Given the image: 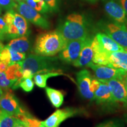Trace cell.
<instances>
[{
    "label": "cell",
    "instance_id": "cell-18",
    "mask_svg": "<svg viewBox=\"0 0 127 127\" xmlns=\"http://www.w3.org/2000/svg\"><path fill=\"white\" fill-rule=\"evenodd\" d=\"M7 46L12 50L22 53H26L30 51L32 48L31 41L28 36H23L12 39Z\"/></svg>",
    "mask_w": 127,
    "mask_h": 127
},
{
    "label": "cell",
    "instance_id": "cell-33",
    "mask_svg": "<svg viewBox=\"0 0 127 127\" xmlns=\"http://www.w3.org/2000/svg\"><path fill=\"white\" fill-rule=\"evenodd\" d=\"M122 81H123L124 83L125 84V85L127 87V74L124 77L123 79H122Z\"/></svg>",
    "mask_w": 127,
    "mask_h": 127
},
{
    "label": "cell",
    "instance_id": "cell-22",
    "mask_svg": "<svg viewBox=\"0 0 127 127\" xmlns=\"http://www.w3.org/2000/svg\"><path fill=\"white\" fill-rule=\"evenodd\" d=\"M18 118L21 120L27 127H46L42 124V121L34 118L31 114H28V112L20 116Z\"/></svg>",
    "mask_w": 127,
    "mask_h": 127
},
{
    "label": "cell",
    "instance_id": "cell-11",
    "mask_svg": "<svg viewBox=\"0 0 127 127\" xmlns=\"http://www.w3.org/2000/svg\"><path fill=\"white\" fill-rule=\"evenodd\" d=\"M77 82L79 92L85 99L94 100V93L92 90V81L94 78L88 69H83L76 74Z\"/></svg>",
    "mask_w": 127,
    "mask_h": 127
},
{
    "label": "cell",
    "instance_id": "cell-9",
    "mask_svg": "<svg viewBox=\"0 0 127 127\" xmlns=\"http://www.w3.org/2000/svg\"><path fill=\"white\" fill-rule=\"evenodd\" d=\"M104 33L127 51V27L124 24L108 23L102 25Z\"/></svg>",
    "mask_w": 127,
    "mask_h": 127
},
{
    "label": "cell",
    "instance_id": "cell-40",
    "mask_svg": "<svg viewBox=\"0 0 127 127\" xmlns=\"http://www.w3.org/2000/svg\"></svg>",
    "mask_w": 127,
    "mask_h": 127
},
{
    "label": "cell",
    "instance_id": "cell-25",
    "mask_svg": "<svg viewBox=\"0 0 127 127\" xmlns=\"http://www.w3.org/2000/svg\"><path fill=\"white\" fill-rule=\"evenodd\" d=\"M14 83L9 79L5 72H0V87L5 90L12 88Z\"/></svg>",
    "mask_w": 127,
    "mask_h": 127
},
{
    "label": "cell",
    "instance_id": "cell-21",
    "mask_svg": "<svg viewBox=\"0 0 127 127\" xmlns=\"http://www.w3.org/2000/svg\"><path fill=\"white\" fill-rule=\"evenodd\" d=\"M26 3L41 14L51 12L49 6L44 0H26Z\"/></svg>",
    "mask_w": 127,
    "mask_h": 127
},
{
    "label": "cell",
    "instance_id": "cell-7",
    "mask_svg": "<svg viewBox=\"0 0 127 127\" xmlns=\"http://www.w3.org/2000/svg\"><path fill=\"white\" fill-rule=\"evenodd\" d=\"M0 110L17 118L27 113L20 105L18 98L9 89L5 91L0 99Z\"/></svg>",
    "mask_w": 127,
    "mask_h": 127
},
{
    "label": "cell",
    "instance_id": "cell-4",
    "mask_svg": "<svg viewBox=\"0 0 127 127\" xmlns=\"http://www.w3.org/2000/svg\"><path fill=\"white\" fill-rule=\"evenodd\" d=\"M93 44L95 54L93 63L120 68L127 72V51H106L99 45L95 36L93 38Z\"/></svg>",
    "mask_w": 127,
    "mask_h": 127
},
{
    "label": "cell",
    "instance_id": "cell-17",
    "mask_svg": "<svg viewBox=\"0 0 127 127\" xmlns=\"http://www.w3.org/2000/svg\"><path fill=\"white\" fill-rule=\"evenodd\" d=\"M96 39L99 45L103 50L107 52L127 51L123 47L119 45L113 39L104 32H98L96 34Z\"/></svg>",
    "mask_w": 127,
    "mask_h": 127
},
{
    "label": "cell",
    "instance_id": "cell-6",
    "mask_svg": "<svg viewBox=\"0 0 127 127\" xmlns=\"http://www.w3.org/2000/svg\"><path fill=\"white\" fill-rule=\"evenodd\" d=\"M16 9L22 16L33 24L44 30L50 28V23L44 16L40 12L30 7L25 2H16Z\"/></svg>",
    "mask_w": 127,
    "mask_h": 127
},
{
    "label": "cell",
    "instance_id": "cell-39",
    "mask_svg": "<svg viewBox=\"0 0 127 127\" xmlns=\"http://www.w3.org/2000/svg\"><path fill=\"white\" fill-rule=\"evenodd\" d=\"M125 120H126V121L127 123V114L126 115V117H125Z\"/></svg>",
    "mask_w": 127,
    "mask_h": 127
},
{
    "label": "cell",
    "instance_id": "cell-2",
    "mask_svg": "<svg viewBox=\"0 0 127 127\" xmlns=\"http://www.w3.org/2000/svg\"><path fill=\"white\" fill-rule=\"evenodd\" d=\"M88 22L82 14L72 13L65 20L57 30L67 41L85 39L88 36Z\"/></svg>",
    "mask_w": 127,
    "mask_h": 127
},
{
    "label": "cell",
    "instance_id": "cell-37",
    "mask_svg": "<svg viewBox=\"0 0 127 127\" xmlns=\"http://www.w3.org/2000/svg\"><path fill=\"white\" fill-rule=\"evenodd\" d=\"M87 1H90V2H95V1H97V0H87Z\"/></svg>",
    "mask_w": 127,
    "mask_h": 127
},
{
    "label": "cell",
    "instance_id": "cell-14",
    "mask_svg": "<svg viewBox=\"0 0 127 127\" xmlns=\"http://www.w3.org/2000/svg\"><path fill=\"white\" fill-rule=\"evenodd\" d=\"M93 38L89 36L87 38L78 58L72 64L73 65L76 67H84L88 66V65L93 62L95 54Z\"/></svg>",
    "mask_w": 127,
    "mask_h": 127
},
{
    "label": "cell",
    "instance_id": "cell-20",
    "mask_svg": "<svg viewBox=\"0 0 127 127\" xmlns=\"http://www.w3.org/2000/svg\"><path fill=\"white\" fill-rule=\"evenodd\" d=\"M61 75H64L63 73L57 71H49V72L37 74L34 77V82L39 88H45L48 79L51 77H57Z\"/></svg>",
    "mask_w": 127,
    "mask_h": 127
},
{
    "label": "cell",
    "instance_id": "cell-34",
    "mask_svg": "<svg viewBox=\"0 0 127 127\" xmlns=\"http://www.w3.org/2000/svg\"><path fill=\"white\" fill-rule=\"evenodd\" d=\"M4 47V45H3V44L2 43V41H0V51L2 50Z\"/></svg>",
    "mask_w": 127,
    "mask_h": 127
},
{
    "label": "cell",
    "instance_id": "cell-5",
    "mask_svg": "<svg viewBox=\"0 0 127 127\" xmlns=\"http://www.w3.org/2000/svg\"><path fill=\"white\" fill-rule=\"evenodd\" d=\"M3 18L8 27L7 39H14L29 35V24L20 14L14 10H9Z\"/></svg>",
    "mask_w": 127,
    "mask_h": 127
},
{
    "label": "cell",
    "instance_id": "cell-28",
    "mask_svg": "<svg viewBox=\"0 0 127 127\" xmlns=\"http://www.w3.org/2000/svg\"><path fill=\"white\" fill-rule=\"evenodd\" d=\"M8 27L4 18L0 17V41L7 39Z\"/></svg>",
    "mask_w": 127,
    "mask_h": 127
},
{
    "label": "cell",
    "instance_id": "cell-24",
    "mask_svg": "<svg viewBox=\"0 0 127 127\" xmlns=\"http://www.w3.org/2000/svg\"><path fill=\"white\" fill-rule=\"evenodd\" d=\"M0 61L6 64L8 66L12 65L10 48L7 45L4 46L2 50L0 51Z\"/></svg>",
    "mask_w": 127,
    "mask_h": 127
},
{
    "label": "cell",
    "instance_id": "cell-26",
    "mask_svg": "<svg viewBox=\"0 0 127 127\" xmlns=\"http://www.w3.org/2000/svg\"><path fill=\"white\" fill-rule=\"evenodd\" d=\"M21 87L25 92H31L34 88V82L32 81V78H23L20 83Z\"/></svg>",
    "mask_w": 127,
    "mask_h": 127
},
{
    "label": "cell",
    "instance_id": "cell-10",
    "mask_svg": "<svg viewBox=\"0 0 127 127\" xmlns=\"http://www.w3.org/2000/svg\"><path fill=\"white\" fill-rule=\"evenodd\" d=\"M85 39L68 41L64 48L59 53L61 61L67 64H72L77 60L85 43Z\"/></svg>",
    "mask_w": 127,
    "mask_h": 127
},
{
    "label": "cell",
    "instance_id": "cell-38",
    "mask_svg": "<svg viewBox=\"0 0 127 127\" xmlns=\"http://www.w3.org/2000/svg\"><path fill=\"white\" fill-rule=\"evenodd\" d=\"M1 12H2V9H1V7L0 6V15L1 14Z\"/></svg>",
    "mask_w": 127,
    "mask_h": 127
},
{
    "label": "cell",
    "instance_id": "cell-32",
    "mask_svg": "<svg viewBox=\"0 0 127 127\" xmlns=\"http://www.w3.org/2000/svg\"><path fill=\"white\" fill-rule=\"evenodd\" d=\"M118 1H120L121 5L123 6L127 15V0H118Z\"/></svg>",
    "mask_w": 127,
    "mask_h": 127
},
{
    "label": "cell",
    "instance_id": "cell-3",
    "mask_svg": "<svg viewBox=\"0 0 127 127\" xmlns=\"http://www.w3.org/2000/svg\"><path fill=\"white\" fill-rule=\"evenodd\" d=\"M55 59L50 57H44L35 54H30L21 61L23 69V78H32L35 75L55 69Z\"/></svg>",
    "mask_w": 127,
    "mask_h": 127
},
{
    "label": "cell",
    "instance_id": "cell-19",
    "mask_svg": "<svg viewBox=\"0 0 127 127\" xmlns=\"http://www.w3.org/2000/svg\"><path fill=\"white\" fill-rule=\"evenodd\" d=\"M45 91L52 105L55 108L61 107L64 102V95L62 92L50 87H46Z\"/></svg>",
    "mask_w": 127,
    "mask_h": 127
},
{
    "label": "cell",
    "instance_id": "cell-29",
    "mask_svg": "<svg viewBox=\"0 0 127 127\" xmlns=\"http://www.w3.org/2000/svg\"><path fill=\"white\" fill-rule=\"evenodd\" d=\"M49 6L51 12H57L59 10L60 0H44Z\"/></svg>",
    "mask_w": 127,
    "mask_h": 127
},
{
    "label": "cell",
    "instance_id": "cell-30",
    "mask_svg": "<svg viewBox=\"0 0 127 127\" xmlns=\"http://www.w3.org/2000/svg\"><path fill=\"white\" fill-rule=\"evenodd\" d=\"M96 127H123L118 121L111 120L100 124Z\"/></svg>",
    "mask_w": 127,
    "mask_h": 127
},
{
    "label": "cell",
    "instance_id": "cell-27",
    "mask_svg": "<svg viewBox=\"0 0 127 127\" xmlns=\"http://www.w3.org/2000/svg\"><path fill=\"white\" fill-rule=\"evenodd\" d=\"M0 6L6 11L14 10L17 7L15 0H0Z\"/></svg>",
    "mask_w": 127,
    "mask_h": 127
},
{
    "label": "cell",
    "instance_id": "cell-36",
    "mask_svg": "<svg viewBox=\"0 0 127 127\" xmlns=\"http://www.w3.org/2000/svg\"><path fill=\"white\" fill-rule=\"evenodd\" d=\"M15 2H18V1H20V2H25L26 1V0H15Z\"/></svg>",
    "mask_w": 127,
    "mask_h": 127
},
{
    "label": "cell",
    "instance_id": "cell-16",
    "mask_svg": "<svg viewBox=\"0 0 127 127\" xmlns=\"http://www.w3.org/2000/svg\"><path fill=\"white\" fill-rule=\"evenodd\" d=\"M94 100L98 104H113L116 102L107 82L99 81L94 90Z\"/></svg>",
    "mask_w": 127,
    "mask_h": 127
},
{
    "label": "cell",
    "instance_id": "cell-13",
    "mask_svg": "<svg viewBox=\"0 0 127 127\" xmlns=\"http://www.w3.org/2000/svg\"><path fill=\"white\" fill-rule=\"evenodd\" d=\"M104 10L115 23L124 24L127 23V15L118 0H104Z\"/></svg>",
    "mask_w": 127,
    "mask_h": 127
},
{
    "label": "cell",
    "instance_id": "cell-31",
    "mask_svg": "<svg viewBox=\"0 0 127 127\" xmlns=\"http://www.w3.org/2000/svg\"><path fill=\"white\" fill-rule=\"evenodd\" d=\"M14 127H27V126L21 120L18 118V120H17V123H16Z\"/></svg>",
    "mask_w": 127,
    "mask_h": 127
},
{
    "label": "cell",
    "instance_id": "cell-23",
    "mask_svg": "<svg viewBox=\"0 0 127 127\" xmlns=\"http://www.w3.org/2000/svg\"><path fill=\"white\" fill-rule=\"evenodd\" d=\"M18 118L1 111L0 127H14Z\"/></svg>",
    "mask_w": 127,
    "mask_h": 127
},
{
    "label": "cell",
    "instance_id": "cell-12",
    "mask_svg": "<svg viewBox=\"0 0 127 127\" xmlns=\"http://www.w3.org/2000/svg\"><path fill=\"white\" fill-rule=\"evenodd\" d=\"M81 111L74 108L57 109L47 119L42 121V123L46 127H59L61 124L68 118L81 114Z\"/></svg>",
    "mask_w": 127,
    "mask_h": 127
},
{
    "label": "cell",
    "instance_id": "cell-1",
    "mask_svg": "<svg viewBox=\"0 0 127 127\" xmlns=\"http://www.w3.org/2000/svg\"><path fill=\"white\" fill-rule=\"evenodd\" d=\"M67 41L58 30L41 33L36 36L33 47L35 54L53 57L64 48Z\"/></svg>",
    "mask_w": 127,
    "mask_h": 127
},
{
    "label": "cell",
    "instance_id": "cell-35",
    "mask_svg": "<svg viewBox=\"0 0 127 127\" xmlns=\"http://www.w3.org/2000/svg\"><path fill=\"white\" fill-rule=\"evenodd\" d=\"M3 93H3L2 88H1V87H0V99H1V97H2V95H3Z\"/></svg>",
    "mask_w": 127,
    "mask_h": 127
},
{
    "label": "cell",
    "instance_id": "cell-8",
    "mask_svg": "<svg viewBox=\"0 0 127 127\" xmlns=\"http://www.w3.org/2000/svg\"><path fill=\"white\" fill-rule=\"evenodd\" d=\"M88 67L93 71L95 78L99 81L104 82L114 79L122 80L127 74V71L124 69L96 64L93 62L88 65Z\"/></svg>",
    "mask_w": 127,
    "mask_h": 127
},
{
    "label": "cell",
    "instance_id": "cell-15",
    "mask_svg": "<svg viewBox=\"0 0 127 127\" xmlns=\"http://www.w3.org/2000/svg\"><path fill=\"white\" fill-rule=\"evenodd\" d=\"M106 82L110 88L114 101L127 105V87L123 81L114 79Z\"/></svg>",
    "mask_w": 127,
    "mask_h": 127
}]
</instances>
